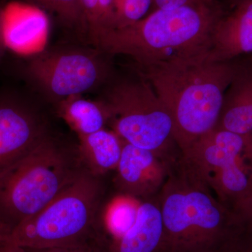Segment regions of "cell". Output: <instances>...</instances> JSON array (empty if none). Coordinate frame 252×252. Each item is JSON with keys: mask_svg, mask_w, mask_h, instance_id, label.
Instances as JSON below:
<instances>
[{"mask_svg": "<svg viewBox=\"0 0 252 252\" xmlns=\"http://www.w3.org/2000/svg\"><path fill=\"white\" fill-rule=\"evenodd\" d=\"M158 252H216V250H192V251H177V250H167L161 248Z\"/></svg>", "mask_w": 252, "mask_h": 252, "instance_id": "obj_26", "label": "cell"}, {"mask_svg": "<svg viewBox=\"0 0 252 252\" xmlns=\"http://www.w3.org/2000/svg\"><path fill=\"white\" fill-rule=\"evenodd\" d=\"M84 40L95 45L99 38L116 28L115 0H81Z\"/></svg>", "mask_w": 252, "mask_h": 252, "instance_id": "obj_17", "label": "cell"}, {"mask_svg": "<svg viewBox=\"0 0 252 252\" xmlns=\"http://www.w3.org/2000/svg\"><path fill=\"white\" fill-rule=\"evenodd\" d=\"M243 222L245 225L252 228V182L250 198H249L248 206L243 218Z\"/></svg>", "mask_w": 252, "mask_h": 252, "instance_id": "obj_24", "label": "cell"}, {"mask_svg": "<svg viewBox=\"0 0 252 252\" xmlns=\"http://www.w3.org/2000/svg\"><path fill=\"white\" fill-rule=\"evenodd\" d=\"M27 252H98L94 251L87 243L69 246L58 247V248L44 249H24Z\"/></svg>", "mask_w": 252, "mask_h": 252, "instance_id": "obj_21", "label": "cell"}, {"mask_svg": "<svg viewBox=\"0 0 252 252\" xmlns=\"http://www.w3.org/2000/svg\"><path fill=\"white\" fill-rule=\"evenodd\" d=\"M157 198L164 228L161 248L216 250L241 224L181 156Z\"/></svg>", "mask_w": 252, "mask_h": 252, "instance_id": "obj_3", "label": "cell"}, {"mask_svg": "<svg viewBox=\"0 0 252 252\" xmlns=\"http://www.w3.org/2000/svg\"><path fill=\"white\" fill-rule=\"evenodd\" d=\"M59 105L61 115L79 137L102 130L107 122L103 107L98 101L74 95L64 99Z\"/></svg>", "mask_w": 252, "mask_h": 252, "instance_id": "obj_16", "label": "cell"}, {"mask_svg": "<svg viewBox=\"0 0 252 252\" xmlns=\"http://www.w3.org/2000/svg\"><path fill=\"white\" fill-rule=\"evenodd\" d=\"M4 6L0 4V59L7 47L4 36Z\"/></svg>", "mask_w": 252, "mask_h": 252, "instance_id": "obj_23", "label": "cell"}, {"mask_svg": "<svg viewBox=\"0 0 252 252\" xmlns=\"http://www.w3.org/2000/svg\"><path fill=\"white\" fill-rule=\"evenodd\" d=\"M184 162L241 220L252 182V136L215 128L181 153Z\"/></svg>", "mask_w": 252, "mask_h": 252, "instance_id": "obj_7", "label": "cell"}, {"mask_svg": "<svg viewBox=\"0 0 252 252\" xmlns=\"http://www.w3.org/2000/svg\"><path fill=\"white\" fill-rule=\"evenodd\" d=\"M216 252H252V228L239 225L216 249Z\"/></svg>", "mask_w": 252, "mask_h": 252, "instance_id": "obj_20", "label": "cell"}, {"mask_svg": "<svg viewBox=\"0 0 252 252\" xmlns=\"http://www.w3.org/2000/svg\"><path fill=\"white\" fill-rule=\"evenodd\" d=\"M164 228L157 198L140 202L135 223L120 238L109 243L108 252H158Z\"/></svg>", "mask_w": 252, "mask_h": 252, "instance_id": "obj_13", "label": "cell"}, {"mask_svg": "<svg viewBox=\"0 0 252 252\" xmlns=\"http://www.w3.org/2000/svg\"><path fill=\"white\" fill-rule=\"evenodd\" d=\"M247 59H248V61H250V62L252 63V56H249V57Z\"/></svg>", "mask_w": 252, "mask_h": 252, "instance_id": "obj_27", "label": "cell"}, {"mask_svg": "<svg viewBox=\"0 0 252 252\" xmlns=\"http://www.w3.org/2000/svg\"><path fill=\"white\" fill-rule=\"evenodd\" d=\"M216 127L252 136V63L247 59H239Z\"/></svg>", "mask_w": 252, "mask_h": 252, "instance_id": "obj_12", "label": "cell"}, {"mask_svg": "<svg viewBox=\"0 0 252 252\" xmlns=\"http://www.w3.org/2000/svg\"><path fill=\"white\" fill-rule=\"evenodd\" d=\"M112 59L94 46H55L28 58L21 72L39 94L59 104L105 85L115 74Z\"/></svg>", "mask_w": 252, "mask_h": 252, "instance_id": "obj_8", "label": "cell"}, {"mask_svg": "<svg viewBox=\"0 0 252 252\" xmlns=\"http://www.w3.org/2000/svg\"><path fill=\"white\" fill-rule=\"evenodd\" d=\"M35 109L19 94H0V170L47 135Z\"/></svg>", "mask_w": 252, "mask_h": 252, "instance_id": "obj_9", "label": "cell"}, {"mask_svg": "<svg viewBox=\"0 0 252 252\" xmlns=\"http://www.w3.org/2000/svg\"><path fill=\"white\" fill-rule=\"evenodd\" d=\"M175 157L135 147L123 141L115 182L123 195L135 199L152 198L166 181Z\"/></svg>", "mask_w": 252, "mask_h": 252, "instance_id": "obj_10", "label": "cell"}, {"mask_svg": "<svg viewBox=\"0 0 252 252\" xmlns=\"http://www.w3.org/2000/svg\"><path fill=\"white\" fill-rule=\"evenodd\" d=\"M4 23L6 46L14 51L27 47L48 26L47 18L40 8L18 1L4 6Z\"/></svg>", "mask_w": 252, "mask_h": 252, "instance_id": "obj_14", "label": "cell"}, {"mask_svg": "<svg viewBox=\"0 0 252 252\" xmlns=\"http://www.w3.org/2000/svg\"><path fill=\"white\" fill-rule=\"evenodd\" d=\"M225 12L218 0L155 9L109 31L94 46L113 57L129 58L135 65L190 57L209 51L214 28Z\"/></svg>", "mask_w": 252, "mask_h": 252, "instance_id": "obj_2", "label": "cell"}, {"mask_svg": "<svg viewBox=\"0 0 252 252\" xmlns=\"http://www.w3.org/2000/svg\"><path fill=\"white\" fill-rule=\"evenodd\" d=\"M132 71L130 76L114 74L102 86L98 102L107 122L124 142L174 157L171 149L177 145L171 116L148 81Z\"/></svg>", "mask_w": 252, "mask_h": 252, "instance_id": "obj_5", "label": "cell"}, {"mask_svg": "<svg viewBox=\"0 0 252 252\" xmlns=\"http://www.w3.org/2000/svg\"><path fill=\"white\" fill-rule=\"evenodd\" d=\"M102 196L99 177L84 168L62 193L39 213L16 227L6 240L23 249L86 243Z\"/></svg>", "mask_w": 252, "mask_h": 252, "instance_id": "obj_6", "label": "cell"}, {"mask_svg": "<svg viewBox=\"0 0 252 252\" xmlns=\"http://www.w3.org/2000/svg\"><path fill=\"white\" fill-rule=\"evenodd\" d=\"M140 202L137 199L121 195L109 204L106 211V231L111 242L120 238L132 228L137 218Z\"/></svg>", "mask_w": 252, "mask_h": 252, "instance_id": "obj_18", "label": "cell"}, {"mask_svg": "<svg viewBox=\"0 0 252 252\" xmlns=\"http://www.w3.org/2000/svg\"><path fill=\"white\" fill-rule=\"evenodd\" d=\"M34 5L54 13L70 29L84 34V16L81 0H14Z\"/></svg>", "mask_w": 252, "mask_h": 252, "instance_id": "obj_19", "label": "cell"}, {"mask_svg": "<svg viewBox=\"0 0 252 252\" xmlns=\"http://www.w3.org/2000/svg\"><path fill=\"white\" fill-rule=\"evenodd\" d=\"M209 52L217 61L252 54V0H240L220 18L212 32Z\"/></svg>", "mask_w": 252, "mask_h": 252, "instance_id": "obj_11", "label": "cell"}, {"mask_svg": "<svg viewBox=\"0 0 252 252\" xmlns=\"http://www.w3.org/2000/svg\"><path fill=\"white\" fill-rule=\"evenodd\" d=\"M83 169L47 135L0 170V238L6 240L16 227L39 213Z\"/></svg>", "mask_w": 252, "mask_h": 252, "instance_id": "obj_4", "label": "cell"}, {"mask_svg": "<svg viewBox=\"0 0 252 252\" xmlns=\"http://www.w3.org/2000/svg\"><path fill=\"white\" fill-rule=\"evenodd\" d=\"M239 59L215 61L207 51L146 65L132 64V70L148 81L170 113L181 153L216 128Z\"/></svg>", "mask_w": 252, "mask_h": 252, "instance_id": "obj_1", "label": "cell"}, {"mask_svg": "<svg viewBox=\"0 0 252 252\" xmlns=\"http://www.w3.org/2000/svg\"><path fill=\"white\" fill-rule=\"evenodd\" d=\"M79 137L81 160L91 173L99 177L117 169L122 156L123 140L114 131L103 128Z\"/></svg>", "mask_w": 252, "mask_h": 252, "instance_id": "obj_15", "label": "cell"}, {"mask_svg": "<svg viewBox=\"0 0 252 252\" xmlns=\"http://www.w3.org/2000/svg\"><path fill=\"white\" fill-rule=\"evenodd\" d=\"M0 252H27L24 249L19 248L14 244L4 240L0 242Z\"/></svg>", "mask_w": 252, "mask_h": 252, "instance_id": "obj_25", "label": "cell"}, {"mask_svg": "<svg viewBox=\"0 0 252 252\" xmlns=\"http://www.w3.org/2000/svg\"><path fill=\"white\" fill-rule=\"evenodd\" d=\"M209 1H212V0H154L153 9L154 10L172 9V8L180 7L185 5L196 4V3Z\"/></svg>", "mask_w": 252, "mask_h": 252, "instance_id": "obj_22", "label": "cell"}]
</instances>
